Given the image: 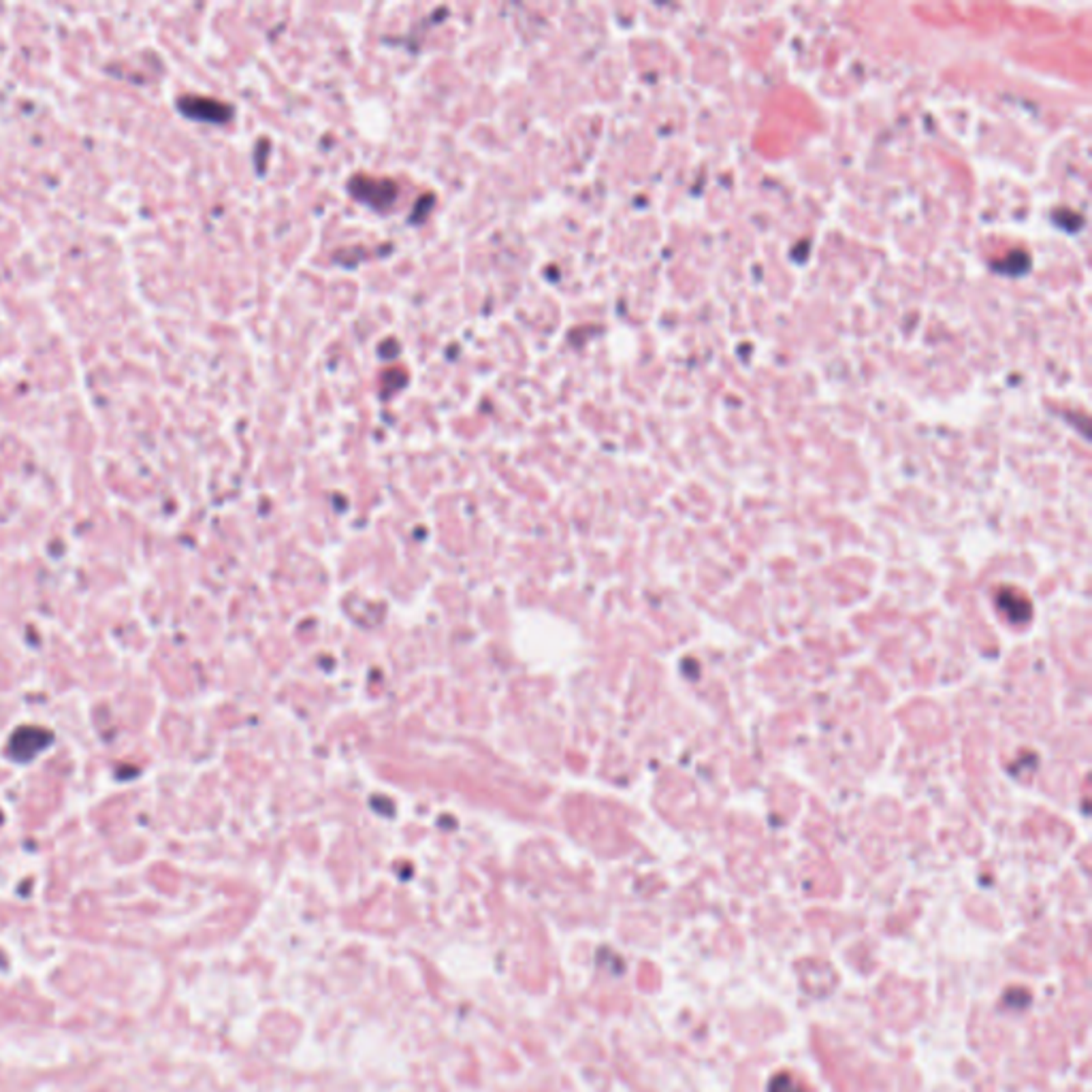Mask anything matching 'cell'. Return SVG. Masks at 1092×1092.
<instances>
[{
    "label": "cell",
    "mask_w": 1092,
    "mask_h": 1092,
    "mask_svg": "<svg viewBox=\"0 0 1092 1092\" xmlns=\"http://www.w3.org/2000/svg\"><path fill=\"white\" fill-rule=\"evenodd\" d=\"M41 739H51L50 732L41 728H22L13 734V739H11V755L17 758L20 762H28V758L36 755L39 751H43L46 747H41V745H32V740H41Z\"/></svg>",
    "instance_id": "cell-2"
},
{
    "label": "cell",
    "mask_w": 1092,
    "mask_h": 1092,
    "mask_svg": "<svg viewBox=\"0 0 1092 1092\" xmlns=\"http://www.w3.org/2000/svg\"><path fill=\"white\" fill-rule=\"evenodd\" d=\"M350 190L361 201H367L374 208H386L395 199V194H397V188L389 180H371V177L363 175L354 177L352 182H350Z\"/></svg>",
    "instance_id": "cell-1"
},
{
    "label": "cell",
    "mask_w": 1092,
    "mask_h": 1092,
    "mask_svg": "<svg viewBox=\"0 0 1092 1092\" xmlns=\"http://www.w3.org/2000/svg\"><path fill=\"white\" fill-rule=\"evenodd\" d=\"M996 604L1012 621H1027L1031 617V602L1024 593L1016 592V587H1003L996 596Z\"/></svg>",
    "instance_id": "cell-3"
},
{
    "label": "cell",
    "mask_w": 1092,
    "mask_h": 1092,
    "mask_svg": "<svg viewBox=\"0 0 1092 1092\" xmlns=\"http://www.w3.org/2000/svg\"><path fill=\"white\" fill-rule=\"evenodd\" d=\"M769 1092H802V1084L792 1073H777L770 1080Z\"/></svg>",
    "instance_id": "cell-4"
}]
</instances>
